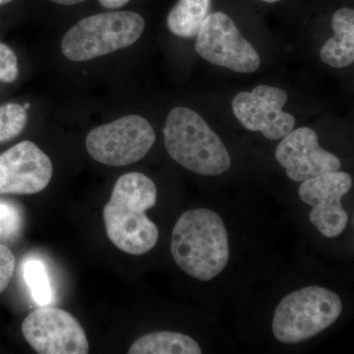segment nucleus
I'll use <instances>...</instances> for the list:
<instances>
[{
  "label": "nucleus",
  "mask_w": 354,
  "mask_h": 354,
  "mask_svg": "<svg viewBox=\"0 0 354 354\" xmlns=\"http://www.w3.org/2000/svg\"><path fill=\"white\" fill-rule=\"evenodd\" d=\"M155 183L140 172L118 179L104 208V227L109 241L123 252L139 256L157 245L160 232L146 215L157 204Z\"/></svg>",
  "instance_id": "1"
},
{
  "label": "nucleus",
  "mask_w": 354,
  "mask_h": 354,
  "mask_svg": "<svg viewBox=\"0 0 354 354\" xmlns=\"http://www.w3.org/2000/svg\"><path fill=\"white\" fill-rule=\"evenodd\" d=\"M171 249L176 265L191 278L200 281L216 279L230 259L225 221L212 209H188L174 225Z\"/></svg>",
  "instance_id": "2"
},
{
  "label": "nucleus",
  "mask_w": 354,
  "mask_h": 354,
  "mask_svg": "<svg viewBox=\"0 0 354 354\" xmlns=\"http://www.w3.org/2000/svg\"><path fill=\"white\" fill-rule=\"evenodd\" d=\"M165 146L172 158L191 172L218 176L232 167L227 147L208 123L192 109H172L164 128Z\"/></svg>",
  "instance_id": "3"
},
{
  "label": "nucleus",
  "mask_w": 354,
  "mask_h": 354,
  "mask_svg": "<svg viewBox=\"0 0 354 354\" xmlns=\"http://www.w3.org/2000/svg\"><path fill=\"white\" fill-rule=\"evenodd\" d=\"M342 308L339 295L324 286H305L291 291L274 309L272 335L281 344L308 341L334 325Z\"/></svg>",
  "instance_id": "4"
},
{
  "label": "nucleus",
  "mask_w": 354,
  "mask_h": 354,
  "mask_svg": "<svg viewBox=\"0 0 354 354\" xmlns=\"http://www.w3.org/2000/svg\"><path fill=\"white\" fill-rule=\"evenodd\" d=\"M145 30V20L133 11L95 14L74 25L62 41L65 57L87 62L128 48Z\"/></svg>",
  "instance_id": "5"
},
{
  "label": "nucleus",
  "mask_w": 354,
  "mask_h": 354,
  "mask_svg": "<svg viewBox=\"0 0 354 354\" xmlns=\"http://www.w3.org/2000/svg\"><path fill=\"white\" fill-rule=\"evenodd\" d=\"M156 142L155 130L137 114L95 127L86 138L88 155L102 165L124 167L142 160Z\"/></svg>",
  "instance_id": "6"
},
{
  "label": "nucleus",
  "mask_w": 354,
  "mask_h": 354,
  "mask_svg": "<svg viewBox=\"0 0 354 354\" xmlns=\"http://www.w3.org/2000/svg\"><path fill=\"white\" fill-rule=\"evenodd\" d=\"M195 50L207 62L239 73H253L261 65L252 44L223 12L207 16L198 32Z\"/></svg>",
  "instance_id": "7"
},
{
  "label": "nucleus",
  "mask_w": 354,
  "mask_h": 354,
  "mask_svg": "<svg viewBox=\"0 0 354 354\" xmlns=\"http://www.w3.org/2000/svg\"><path fill=\"white\" fill-rule=\"evenodd\" d=\"M351 188L353 177L341 171L312 177L300 184V200L311 207L310 223L326 239L339 236L348 227L349 216L342 206V198Z\"/></svg>",
  "instance_id": "8"
},
{
  "label": "nucleus",
  "mask_w": 354,
  "mask_h": 354,
  "mask_svg": "<svg viewBox=\"0 0 354 354\" xmlns=\"http://www.w3.org/2000/svg\"><path fill=\"white\" fill-rule=\"evenodd\" d=\"M26 341L39 354H86L87 335L75 317L57 307L41 306L22 324Z\"/></svg>",
  "instance_id": "9"
},
{
  "label": "nucleus",
  "mask_w": 354,
  "mask_h": 354,
  "mask_svg": "<svg viewBox=\"0 0 354 354\" xmlns=\"http://www.w3.org/2000/svg\"><path fill=\"white\" fill-rule=\"evenodd\" d=\"M288 94L281 88L260 85L252 92H241L232 101L235 118L247 130L261 132L270 140H279L292 131L295 116L283 111Z\"/></svg>",
  "instance_id": "10"
},
{
  "label": "nucleus",
  "mask_w": 354,
  "mask_h": 354,
  "mask_svg": "<svg viewBox=\"0 0 354 354\" xmlns=\"http://www.w3.org/2000/svg\"><path fill=\"white\" fill-rule=\"evenodd\" d=\"M53 174L48 156L32 142H21L0 155V194H37L46 189Z\"/></svg>",
  "instance_id": "11"
},
{
  "label": "nucleus",
  "mask_w": 354,
  "mask_h": 354,
  "mask_svg": "<svg viewBox=\"0 0 354 354\" xmlns=\"http://www.w3.org/2000/svg\"><path fill=\"white\" fill-rule=\"evenodd\" d=\"M276 158L295 183L341 169L342 162L319 144L318 136L309 127L293 129L281 138L276 149Z\"/></svg>",
  "instance_id": "12"
},
{
  "label": "nucleus",
  "mask_w": 354,
  "mask_h": 354,
  "mask_svg": "<svg viewBox=\"0 0 354 354\" xmlns=\"http://www.w3.org/2000/svg\"><path fill=\"white\" fill-rule=\"evenodd\" d=\"M334 36L323 44L320 58L334 68H344L354 62V11L341 8L332 19Z\"/></svg>",
  "instance_id": "13"
},
{
  "label": "nucleus",
  "mask_w": 354,
  "mask_h": 354,
  "mask_svg": "<svg viewBox=\"0 0 354 354\" xmlns=\"http://www.w3.org/2000/svg\"><path fill=\"white\" fill-rule=\"evenodd\" d=\"M202 348L192 337L181 333L160 330L140 337L133 342L129 354H200Z\"/></svg>",
  "instance_id": "14"
},
{
  "label": "nucleus",
  "mask_w": 354,
  "mask_h": 354,
  "mask_svg": "<svg viewBox=\"0 0 354 354\" xmlns=\"http://www.w3.org/2000/svg\"><path fill=\"white\" fill-rule=\"evenodd\" d=\"M211 0H178L167 16L169 31L179 38L197 37L200 28L209 15Z\"/></svg>",
  "instance_id": "15"
},
{
  "label": "nucleus",
  "mask_w": 354,
  "mask_h": 354,
  "mask_svg": "<svg viewBox=\"0 0 354 354\" xmlns=\"http://www.w3.org/2000/svg\"><path fill=\"white\" fill-rule=\"evenodd\" d=\"M23 274L29 286L32 299L39 306H48L53 301V288L46 266L38 258H29L24 263Z\"/></svg>",
  "instance_id": "16"
},
{
  "label": "nucleus",
  "mask_w": 354,
  "mask_h": 354,
  "mask_svg": "<svg viewBox=\"0 0 354 354\" xmlns=\"http://www.w3.org/2000/svg\"><path fill=\"white\" fill-rule=\"evenodd\" d=\"M27 109L19 104L0 106V143L10 141L22 133L27 125Z\"/></svg>",
  "instance_id": "17"
},
{
  "label": "nucleus",
  "mask_w": 354,
  "mask_h": 354,
  "mask_svg": "<svg viewBox=\"0 0 354 354\" xmlns=\"http://www.w3.org/2000/svg\"><path fill=\"white\" fill-rule=\"evenodd\" d=\"M22 209L10 200H0V239H16L23 227Z\"/></svg>",
  "instance_id": "18"
},
{
  "label": "nucleus",
  "mask_w": 354,
  "mask_h": 354,
  "mask_svg": "<svg viewBox=\"0 0 354 354\" xmlns=\"http://www.w3.org/2000/svg\"><path fill=\"white\" fill-rule=\"evenodd\" d=\"M19 75L18 59L12 48L0 43V82L13 83Z\"/></svg>",
  "instance_id": "19"
},
{
  "label": "nucleus",
  "mask_w": 354,
  "mask_h": 354,
  "mask_svg": "<svg viewBox=\"0 0 354 354\" xmlns=\"http://www.w3.org/2000/svg\"><path fill=\"white\" fill-rule=\"evenodd\" d=\"M16 258L12 251L0 243V293L6 290L15 271Z\"/></svg>",
  "instance_id": "20"
},
{
  "label": "nucleus",
  "mask_w": 354,
  "mask_h": 354,
  "mask_svg": "<svg viewBox=\"0 0 354 354\" xmlns=\"http://www.w3.org/2000/svg\"><path fill=\"white\" fill-rule=\"evenodd\" d=\"M99 1L104 8L116 9L124 6L130 0H99Z\"/></svg>",
  "instance_id": "21"
},
{
  "label": "nucleus",
  "mask_w": 354,
  "mask_h": 354,
  "mask_svg": "<svg viewBox=\"0 0 354 354\" xmlns=\"http://www.w3.org/2000/svg\"><path fill=\"white\" fill-rule=\"evenodd\" d=\"M55 3L62 4V6H74V4L81 3L85 0H51Z\"/></svg>",
  "instance_id": "22"
},
{
  "label": "nucleus",
  "mask_w": 354,
  "mask_h": 354,
  "mask_svg": "<svg viewBox=\"0 0 354 354\" xmlns=\"http://www.w3.org/2000/svg\"><path fill=\"white\" fill-rule=\"evenodd\" d=\"M12 0H0V6H4V4L9 3Z\"/></svg>",
  "instance_id": "23"
},
{
  "label": "nucleus",
  "mask_w": 354,
  "mask_h": 354,
  "mask_svg": "<svg viewBox=\"0 0 354 354\" xmlns=\"http://www.w3.org/2000/svg\"><path fill=\"white\" fill-rule=\"evenodd\" d=\"M261 1L268 2V3H274V2L281 1V0H261Z\"/></svg>",
  "instance_id": "24"
},
{
  "label": "nucleus",
  "mask_w": 354,
  "mask_h": 354,
  "mask_svg": "<svg viewBox=\"0 0 354 354\" xmlns=\"http://www.w3.org/2000/svg\"><path fill=\"white\" fill-rule=\"evenodd\" d=\"M23 106H24L25 109H28L30 108V104H25Z\"/></svg>",
  "instance_id": "25"
}]
</instances>
